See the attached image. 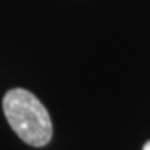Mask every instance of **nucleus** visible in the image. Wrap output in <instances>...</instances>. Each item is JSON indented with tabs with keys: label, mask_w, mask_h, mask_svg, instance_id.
I'll list each match as a JSON object with an SVG mask.
<instances>
[{
	"label": "nucleus",
	"mask_w": 150,
	"mask_h": 150,
	"mask_svg": "<svg viewBox=\"0 0 150 150\" xmlns=\"http://www.w3.org/2000/svg\"><path fill=\"white\" fill-rule=\"evenodd\" d=\"M142 150H150V141H147V142H146L144 147H142Z\"/></svg>",
	"instance_id": "2"
},
{
	"label": "nucleus",
	"mask_w": 150,
	"mask_h": 150,
	"mask_svg": "<svg viewBox=\"0 0 150 150\" xmlns=\"http://www.w3.org/2000/svg\"><path fill=\"white\" fill-rule=\"evenodd\" d=\"M3 112L12 130L26 144L43 147L52 138V121L46 107L26 89H11L3 97Z\"/></svg>",
	"instance_id": "1"
}]
</instances>
